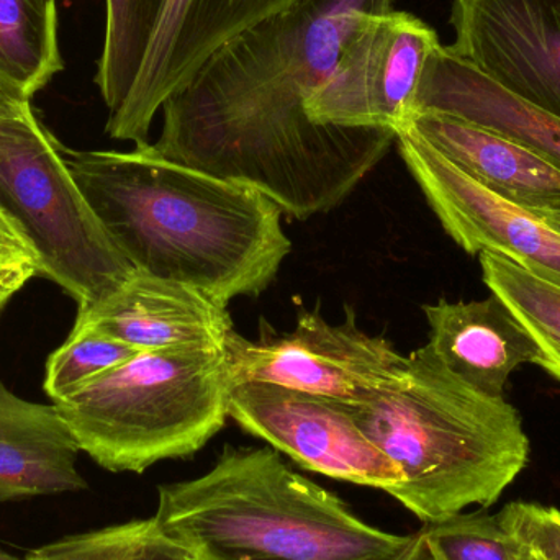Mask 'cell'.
I'll return each instance as SVG.
<instances>
[{
	"mask_svg": "<svg viewBox=\"0 0 560 560\" xmlns=\"http://www.w3.org/2000/svg\"><path fill=\"white\" fill-rule=\"evenodd\" d=\"M392 0H293L217 49L163 105L160 156L265 194L290 219L338 207L384 160L388 128L315 124L306 102Z\"/></svg>",
	"mask_w": 560,
	"mask_h": 560,
	"instance_id": "6da1fadb",
	"label": "cell"
},
{
	"mask_svg": "<svg viewBox=\"0 0 560 560\" xmlns=\"http://www.w3.org/2000/svg\"><path fill=\"white\" fill-rule=\"evenodd\" d=\"M98 222L137 271L199 290L222 306L259 295L292 252L282 210L253 187L160 156L69 151Z\"/></svg>",
	"mask_w": 560,
	"mask_h": 560,
	"instance_id": "7a4b0ae2",
	"label": "cell"
},
{
	"mask_svg": "<svg viewBox=\"0 0 560 560\" xmlns=\"http://www.w3.org/2000/svg\"><path fill=\"white\" fill-rule=\"evenodd\" d=\"M158 526L192 560H407L424 546L382 532L275 447H223L209 472L158 489Z\"/></svg>",
	"mask_w": 560,
	"mask_h": 560,
	"instance_id": "3957f363",
	"label": "cell"
},
{
	"mask_svg": "<svg viewBox=\"0 0 560 560\" xmlns=\"http://www.w3.org/2000/svg\"><path fill=\"white\" fill-rule=\"evenodd\" d=\"M407 374L364 404H346L365 436L392 460L388 492L424 525L490 509L529 460L522 415L460 381L430 345L407 355Z\"/></svg>",
	"mask_w": 560,
	"mask_h": 560,
	"instance_id": "277c9868",
	"label": "cell"
},
{
	"mask_svg": "<svg viewBox=\"0 0 560 560\" xmlns=\"http://www.w3.org/2000/svg\"><path fill=\"white\" fill-rule=\"evenodd\" d=\"M225 349L141 351L56 401L82 453L110 472L143 474L199 453L229 418Z\"/></svg>",
	"mask_w": 560,
	"mask_h": 560,
	"instance_id": "5b68a950",
	"label": "cell"
},
{
	"mask_svg": "<svg viewBox=\"0 0 560 560\" xmlns=\"http://www.w3.org/2000/svg\"><path fill=\"white\" fill-rule=\"evenodd\" d=\"M0 206L38 252L43 278L91 305L137 269L79 189L65 148L30 102L0 101Z\"/></svg>",
	"mask_w": 560,
	"mask_h": 560,
	"instance_id": "8992f818",
	"label": "cell"
},
{
	"mask_svg": "<svg viewBox=\"0 0 560 560\" xmlns=\"http://www.w3.org/2000/svg\"><path fill=\"white\" fill-rule=\"evenodd\" d=\"M329 325L318 312H300L295 328L278 332L262 323L256 341L233 329L225 355L233 385L272 384L341 404H364L407 374V355L384 336L358 328L354 313Z\"/></svg>",
	"mask_w": 560,
	"mask_h": 560,
	"instance_id": "52a82bcc",
	"label": "cell"
},
{
	"mask_svg": "<svg viewBox=\"0 0 560 560\" xmlns=\"http://www.w3.org/2000/svg\"><path fill=\"white\" fill-rule=\"evenodd\" d=\"M440 38L407 12L375 13L349 39L326 81L306 102L315 124L388 128L397 133Z\"/></svg>",
	"mask_w": 560,
	"mask_h": 560,
	"instance_id": "ba28073f",
	"label": "cell"
},
{
	"mask_svg": "<svg viewBox=\"0 0 560 560\" xmlns=\"http://www.w3.org/2000/svg\"><path fill=\"white\" fill-rule=\"evenodd\" d=\"M229 417L303 469L385 493L400 482L392 460L341 401L252 382L233 385Z\"/></svg>",
	"mask_w": 560,
	"mask_h": 560,
	"instance_id": "9c48e42d",
	"label": "cell"
},
{
	"mask_svg": "<svg viewBox=\"0 0 560 560\" xmlns=\"http://www.w3.org/2000/svg\"><path fill=\"white\" fill-rule=\"evenodd\" d=\"M398 148L444 232L470 256L493 253L560 287V233L538 215L493 196L408 127Z\"/></svg>",
	"mask_w": 560,
	"mask_h": 560,
	"instance_id": "30bf717a",
	"label": "cell"
},
{
	"mask_svg": "<svg viewBox=\"0 0 560 560\" xmlns=\"http://www.w3.org/2000/svg\"><path fill=\"white\" fill-rule=\"evenodd\" d=\"M293 0H161L150 43L130 95L105 131L114 140L150 143L158 112L192 81L203 62Z\"/></svg>",
	"mask_w": 560,
	"mask_h": 560,
	"instance_id": "8fae6325",
	"label": "cell"
},
{
	"mask_svg": "<svg viewBox=\"0 0 560 560\" xmlns=\"http://www.w3.org/2000/svg\"><path fill=\"white\" fill-rule=\"evenodd\" d=\"M456 55L560 118V0H453Z\"/></svg>",
	"mask_w": 560,
	"mask_h": 560,
	"instance_id": "7c38bea8",
	"label": "cell"
},
{
	"mask_svg": "<svg viewBox=\"0 0 560 560\" xmlns=\"http://www.w3.org/2000/svg\"><path fill=\"white\" fill-rule=\"evenodd\" d=\"M72 329H91L140 351L225 349L233 323L225 306L199 290L135 271L97 302L79 306Z\"/></svg>",
	"mask_w": 560,
	"mask_h": 560,
	"instance_id": "4fadbf2b",
	"label": "cell"
},
{
	"mask_svg": "<svg viewBox=\"0 0 560 560\" xmlns=\"http://www.w3.org/2000/svg\"><path fill=\"white\" fill-rule=\"evenodd\" d=\"M418 112H440L495 131L560 171V118L513 94L450 46H436L424 65L410 117Z\"/></svg>",
	"mask_w": 560,
	"mask_h": 560,
	"instance_id": "5bb4252c",
	"label": "cell"
},
{
	"mask_svg": "<svg viewBox=\"0 0 560 560\" xmlns=\"http://www.w3.org/2000/svg\"><path fill=\"white\" fill-rule=\"evenodd\" d=\"M430 342L441 362L460 381L492 398H503L510 375L538 365L541 349L515 313L497 295L477 302L441 299L423 306Z\"/></svg>",
	"mask_w": 560,
	"mask_h": 560,
	"instance_id": "9a60e30c",
	"label": "cell"
},
{
	"mask_svg": "<svg viewBox=\"0 0 560 560\" xmlns=\"http://www.w3.org/2000/svg\"><path fill=\"white\" fill-rule=\"evenodd\" d=\"M404 127L493 196L529 212L559 209L560 171L516 141L440 112H418Z\"/></svg>",
	"mask_w": 560,
	"mask_h": 560,
	"instance_id": "2e32d148",
	"label": "cell"
},
{
	"mask_svg": "<svg viewBox=\"0 0 560 560\" xmlns=\"http://www.w3.org/2000/svg\"><path fill=\"white\" fill-rule=\"evenodd\" d=\"M79 453L55 404L20 398L0 381V503L85 489Z\"/></svg>",
	"mask_w": 560,
	"mask_h": 560,
	"instance_id": "e0dca14e",
	"label": "cell"
},
{
	"mask_svg": "<svg viewBox=\"0 0 560 560\" xmlns=\"http://www.w3.org/2000/svg\"><path fill=\"white\" fill-rule=\"evenodd\" d=\"M56 0H0V101L30 102L65 69Z\"/></svg>",
	"mask_w": 560,
	"mask_h": 560,
	"instance_id": "ac0fdd59",
	"label": "cell"
},
{
	"mask_svg": "<svg viewBox=\"0 0 560 560\" xmlns=\"http://www.w3.org/2000/svg\"><path fill=\"white\" fill-rule=\"evenodd\" d=\"M161 0H105L104 45L95 84L108 118L124 107L140 71Z\"/></svg>",
	"mask_w": 560,
	"mask_h": 560,
	"instance_id": "d6986e66",
	"label": "cell"
},
{
	"mask_svg": "<svg viewBox=\"0 0 560 560\" xmlns=\"http://www.w3.org/2000/svg\"><path fill=\"white\" fill-rule=\"evenodd\" d=\"M480 266L490 292L515 313L541 349L539 368L560 382V287L493 253H482Z\"/></svg>",
	"mask_w": 560,
	"mask_h": 560,
	"instance_id": "ffe728a7",
	"label": "cell"
},
{
	"mask_svg": "<svg viewBox=\"0 0 560 560\" xmlns=\"http://www.w3.org/2000/svg\"><path fill=\"white\" fill-rule=\"evenodd\" d=\"M30 556L38 560H192L161 532L154 516L68 536Z\"/></svg>",
	"mask_w": 560,
	"mask_h": 560,
	"instance_id": "44dd1931",
	"label": "cell"
},
{
	"mask_svg": "<svg viewBox=\"0 0 560 560\" xmlns=\"http://www.w3.org/2000/svg\"><path fill=\"white\" fill-rule=\"evenodd\" d=\"M140 352L101 332L72 329L46 362L45 392L56 404Z\"/></svg>",
	"mask_w": 560,
	"mask_h": 560,
	"instance_id": "7402d4cb",
	"label": "cell"
},
{
	"mask_svg": "<svg viewBox=\"0 0 560 560\" xmlns=\"http://www.w3.org/2000/svg\"><path fill=\"white\" fill-rule=\"evenodd\" d=\"M428 560H512L510 536L486 510L423 526Z\"/></svg>",
	"mask_w": 560,
	"mask_h": 560,
	"instance_id": "603a6c76",
	"label": "cell"
},
{
	"mask_svg": "<svg viewBox=\"0 0 560 560\" xmlns=\"http://www.w3.org/2000/svg\"><path fill=\"white\" fill-rule=\"evenodd\" d=\"M510 538L539 560H560V510L513 502L497 515Z\"/></svg>",
	"mask_w": 560,
	"mask_h": 560,
	"instance_id": "cb8c5ba5",
	"label": "cell"
},
{
	"mask_svg": "<svg viewBox=\"0 0 560 560\" xmlns=\"http://www.w3.org/2000/svg\"><path fill=\"white\" fill-rule=\"evenodd\" d=\"M42 276L43 265L22 226L0 206V313L30 280Z\"/></svg>",
	"mask_w": 560,
	"mask_h": 560,
	"instance_id": "d4e9b609",
	"label": "cell"
},
{
	"mask_svg": "<svg viewBox=\"0 0 560 560\" xmlns=\"http://www.w3.org/2000/svg\"><path fill=\"white\" fill-rule=\"evenodd\" d=\"M533 213L538 215L546 225L551 226L552 230L560 233V207L559 209L533 210Z\"/></svg>",
	"mask_w": 560,
	"mask_h": 560,
	"instance_id": "484cf974",
	"label": "cell"
},
{
	"mask_svg": "<svg viewBox=\"0 0 560 560\" xmlns=\"http://www.w3.org/2000/svg\"><path fill=\"white\" fill-rule=\"evenodd\" d=\"M510 556H512V560H539L533 552L523 548L520 542H516L515 539L512 538H510Z\"/></svg>",
	"mask_w": 560,
	"mask_h": 560,
	"instance_id": "4316f807",
	"label": "cell"
},
{
	"mask_svg": "<svg viewBox=\"0 0 560 560\" xmlns=\"http://www.w3.org/2000/svg\"><path fill=\"white\" fill-rule=\"evenodd\" d=\"M407 560H428L427 545L421 546V548L415 551Z\"/></svg>",
	"mask_w": 560,
	"mask_h": 560,
	"instance_id": "83f0119b",
	"label": "cell"
},
{
	"mask_svg": "<svg viewBox=\"0 0 560 560\" xmlns=\"http://www.w3.org/2000/svg\"><path fill=\"white\" fill-rule=\"evenodd\" d=\"M0 560H22V559L12 558V556L2 555V552H0Z\"/></svg>",
	"mask_w": 560,
	"mask_h": 560,
	"instance_id": "f1b7e54d",
	"label": "cell"
},
{
	"mask_svg": "<svg viewBox=\"0 0 560 560\" xmlns=\"http://www.w3.org/2000/svg\"><path fill=\"white\" fill-rule=\"evenodd\" d=\"M23 560H38V559L32 558V556H28V558L23 559Z\"/></svg>",
	"mask_w": 560,
	"mask_h": 560,
	"instance_id": "f546056e",
	"label": "cell"
}]
</instances>
